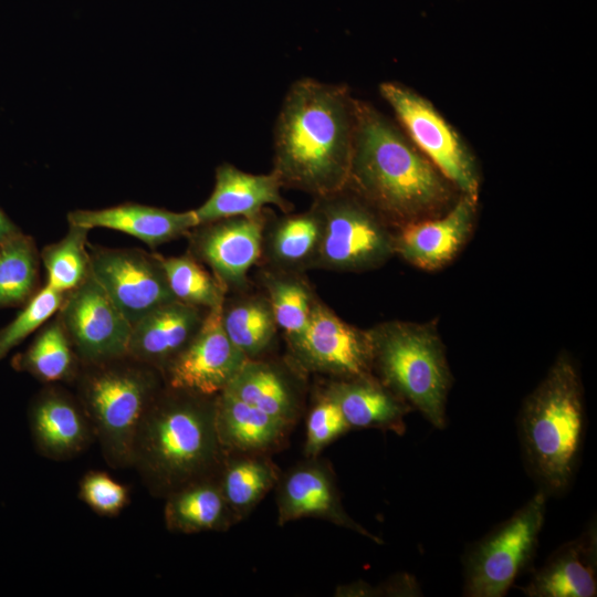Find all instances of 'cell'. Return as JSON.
Here are the masks:
<instances>
[{"instance_id": "obj_1", "label": "cell", "mask_w": 597, "mask_h": 597, "mask_svg": "<svg viewBox=\"0 0 597 597\" xmlns=\"http://www.w3.org/2000/svg\"><path fill=\"white\" fill-rule=\"evenodd\" d=\"M357 100L344 85L304 77L287 91L274 126L272 171L282 187L324 197L346 187Z\"/></svg>"}, {"instance_id": "obj_2", "label": "cell", "mask_w": 597, "mask_h": 597, "mask_svg": "<svg viewBox=\"0 0 597 597\" xmlns=\"http://www.w3.org/2000/svg\"><path fill=\"white\" fill-rule=\"evenodd\" d=\"M346 188L394 229L439 216L459 197L401 129L360 101Z\"/></svg>"}, {"instance_id": "obj_3", "label": "cell", "mask_w": 597, "mask_h": 597, "mask_svg": "<svg viewBox=\"0 0 597 597\" xmlns=\"http://www.w3.org/2000/svg\"><path fill=\"white\" fill-rule=\"evenodd\" d=\"M216 396L164 386L147 409L135 437L132 467L153 495L166 498L218 475L226 453L216 429Z\"/></svg>"}, {"instance_id": "obj_4", "label": "cell", "mask_w": 597, "mask_h": 597, "mask_svg": "<svg viewBox=\"0 0 597 597\" xmlns=\"http://www.w3.org/2000/svg\"><path fill=\"white\" fill-rule=\"evenodd\" d=\"M585 400L578 369L562 353L525 398L520 436L525 461L541 490L563 493L570 485L585 437Z\"/></svg>"}, {"instance_id": "obj_5", "label": "cell", "mask_w": 597, "mask_h": 597, "mask_svg": "<svg viewBox=\"0 0 597 597\" xmlns=\"http://www.w3.org/2000/svg\"><path fill=\"white\" fill-rule=\"evenodd\" d=\"M367 332L374 376L433 427L443 429L453 378L437 324L391 320Z\"/></svg>"}, {"instance_id": "obj_6", "label": "cell", "mask_w": 597, "mask_h": 597, "mask_svg": "<svg viewBox=\"0 0 597 597\" xmlns=\"http://www.w3.org/2000/svg\"><path fill=\"white\" fill-rule=\"evenodd\" d=\"M73 383L107 464L132 467L140 421L165 386L161 374L126 355L81 365Z\"/></svg>"}, {"instance_id": "obj_7", "label": "cell", "mask_w": 597, "mask_h": 597, "mask_svg": "<svg viewBox=\"0 0 597 597\" xmlns=\"http://www.w3.org/2000/svg\"><path fill=\"white\" fill-rule=\"evenodd\" d=\"M323 219L317 269L362 273L395 255V229L348 188L314 198Z\"/></svg>"}, {"instance_id": "obj_8", "label": "cell", "mask_w": 597, "mask_h": 597, "mask_svg": "<svg viewBox=\"0 0 597 597\" xmlns=\"http://www.w3.org/2000/svg\"><path fill=\"white\" fill-rule=\"evenodd\" d=\"M546 492L540 490L512 516L471 545L463 559V595L502 597L531 563L544 524Z\"/></svg>"}, {"instance_id": "obj_9", "label": "cell", "mask_w": 597, "mask_h": 597, "mask_svg": "<svg viewBox=\"0 0 597 597\" xmlns=\"http://www.w3.org/2000/svg\"><path fill=\"white\" fill-rule=\"evenodd\" d=\"M379 93L412 144L460 193L479 199L481 175L476 159L434 105L398 82L381 83Z\"/></svg>"}, {"instance_id": "obj_10", "label": "cell", "mask_w": 597, "mask_h": 597, "mask_svg": "<svg viewBox=\"0 0 597 597\" xmlns=\"http://www.w3.org/2000/svg\"><path fill=\"white\" fill-rule=\"evenodd\" d=\"M87 248L93 277L132 326L158 306L175 301L159 254L90 243Z\"/></svg>"}, {"instance_id": "obj_11", "label": "cell", "mask_w": 597, "mask_h": 597, "mask_svg": "<svg viewBox=\"0 0 597 597\" xmlns=\"http://www.w3.org/2000/svg\"><path fill=\"white\" fill-rule=\"evenodd\" d=\"M286 344L292 363L301 371L333 379L373 374L367 329L345 322L318 297L305 331Z\"/></svg>"}, {"instance_id": "obj_12", "label": "cell", "mask_w": 597, "mask_h": 597, "mask_svg": "<svg viewBox=\"0 0 597 597\" xmlns=\"http://www.w3.org/2000/svg\"><path fill=\"white\" fill-rule=\"evenodd\" d=\"M81 365L127 355L132 324L91 275L65 293L56 313Z\"/></svg>"}, {"instance_id": "obj_13", "label": "cell", "mask_w": 597, "mask_h": 597, "mask_svg": "<svg viewBox=\"0 0 597 597\" xmlns=\"http://www.w3.org/2000/svg\"><path fill=\"white\" fill-rule=\"evenodd\" d=\"M266 213L199 223L186 235L188 252L209 268L227 294L250 289L248 274L261 258Z\"/></svg>"}, {"instance_id": "obj_14", "label": "cell", "mask_w": 597, "mask_h": 597, "mask_svg": "<svg viewBox=\"0 0 597 597\" xmlns=\"http://www.w3.org/2000/svg\"><path fill=\"white\" fill-rule=\"evenodd\" d=\"M221 306L208 311L197 334L165 368V386L216 396L249 359L228 337Z\"/></svg>"}, {"instance_id": "obj_15", "label": "cell", "mask_w": 597, "mask_h": 597, "mask_svg": "<svg viewBox=\"0 0 597 597\" xmlns=\"http://www.w3.org/2000/svg\"><path fill=\"white\" fill-rule=\"evenodd\" d=\"M277 523L316 517L358 533L370 541H383L353 520L345 511L329 463L314 458L281 474L276 484Z\"/></svg>"}, {"instance_id": "obj_16", "label": "cell", "mask_w": 597, "mask_h": 597, "mask_svg": "<svg viewBox=\"0 0 597 597\" xmlns=\"http://www.w3.org/2000/svg\"><path fill=\"white\" fill-rule=\"evenodd\" d=\"M478 201L460 193L443 213L395 229V255L425 271L444 268L470 239Z\"/></svg>"}, {"instance_id": "obj_17", "label": "cell", "mask_w": 597, "mask_h": 597, "mask_svg": "<svg viewBox=\"0 0 597 597\" xmlns=\"http://www.w3.org/2000/svg\"><path fill=\"white\" fill-rule=\"evenodd\" d=\"M28 417L38 452L52 460L74 458L95 439L77 397L55 384L48 385L32 398Z\"/></svg>"}, {"instance_id": "obj_18", "label": "cell", "mask_w": 597, "mask_h": 597, "mask_svg": "<svg viewBox=\"0 0 597 597\" xmlns=\"http://www.w3.org/2000/svg\"><path fill=\"white\" fill-rule=\"evenodd\" d=\"M208 310L177 300L153 310L132 326L127 355L157 369L169 363L201 327Z\"/></svg>"}, {"instance_id": "obj_19", "label": "cell", "mask_w": 597, "mask_h": 597, "mask_svg": "<svg viewBox=\"0 0 597 597\" xmlns=\"http://www.w3.org/2000/svg\"><path fill=\"white\" fill-rule=\"evenodd\" d=\"M279 177L250 174L224 163L217 167L214 187L209 198L193 209L198 224L229 217H254L273 205L289 212L292 205L281 195Z\"/></svg>"}, {"instance_id": "obj_20", "label": "cell", "mask_w": 597, "mask_h": 597, "mask_svg": "<svg viewBox=\"0 0 597 597\" xmlns=\"http://www.w3.org/2000/svg\"><path fill=\"white\" fill-rule=\"evenodd\" d=\"M67 222L88 230L105 228L121 231L153 249L187 235L198 224L193 210L175 212L136 202L95 210H73L67 213Z\"/></svg>"}, {"instance_id": "obj_21", "label": "cell", "mask_w": 597, "mask_h": 597, "mask_svg": "<svg viewBox=\"0 0 597 597\" xmlns=\"http://www.w3.org/2000/svg\"><path fill=\"white\" fill-rule=\"evenodd\" d=\"M528 597H593L597 593L596 524L559 546L522 588Z\"/></svg>"}, {"instance_id": "obj_22", "label": "cell", "mask_w": 597, "mask_h": 597, "mask_svg": "<svg viewBox=\"0 0 597 597\" xmlns=\"http://www.w3.org/2000/svg\"><path fill=\"white\" fill-rule=\"evenodd\" d=\"M323 239V219L313 203L306 211L276 217L266 213L261 242L263 265L305 272L317 269Z\"/></svg>"}, {"instance_id": "obj_23", "label": "cell", "mask_w": 597, "mask_h": 597, "mask_svg": "<svg viewBox=\"0 0 597 597\" xmlns=\"http://www.w3.org/2000/svg\"><path fill=\"white\" fill-rule=\"evenodd\" d=\"M300 373L297 368L292 370L290 364L285 366L261 357L248 359L224 389L292 426L303 404Z\"/></svg>"}, {"instance_id": "obj_24", "label": "cell", "mask_w": 597, "mask_h": 597, "mask_svg": "<svg viewBox=\"0 0 597 597\" xmlns=\"http://www.w3.org/2000/svg\"><path fill=\"white\" fill-rule=\"evenodd\" d=\"M327 388L349 428H375L397 434L405 432V417L413 409L374 374L333 379Z\"/></svg>"}, {"instance_id": "obj_25", "label": "cell", "mask_w": 597, "mask_h": 597, "mask_svg": "<svg viewBox=\"0 0 597 597\" xmlns=\"http://www.w3.org/2000/svg\"><path fill=\"white\" fill-rule=\"evenodd\" d=\"M290 427L226 389L216 396V429L226 454H264L281 446Z\"/></svg>"}, {"instance_id": "obj_26", "label": "cell", "mask_w": 597, "mask_h": 597, "mask_svg": "<svg viewBox=\"0 0 597 597\" xmlns=\"http://www.w3.org/2000/svg\"><path fill=\"white\" fill-rule=\"evenodd\" d=\"M164 517L170 532L184 534L224 532L238 522L223 498L218 475L189 483L166 496Z\"/></svg>"}, {"instance_id": "obj_27", "label": "cell", "mask_w": 597, "mask_h": 597, "mask_svg": "<svg viewBox=\"0 0 597 597\" xmlns=\"http://www.w3.org/2000/svg\"><path fill=\"white\" fill-rule=\"evenodd\" d=\"M221 321L230 341L249 359L262 357L279 329L264 292L250 289L226 295Z\"/></svg>"}, {"instance_id": "obj_28", "label": "cell", "mask_w": 597, "mask_h": 597, "mask_svg": "<svg viewBox=\"0 0 597 597\" xmlns=\"http://www.w3.org/2000/svg\"><path fill=\"white\" fill-rule=\"evenodd\" d=\"M281 476L279 468L264 454H226L218 482L235 520L249 515Z\"/></svg>"}, {"instance_id": "obj_29", "label": "cell", "mask_w": 597, "mask_h": 597, "mask_svg": "<svg viewBox=\"0 0 597 597\" xmlns=\"http://www.w3.org/2000/svg\"><path fill=\"white\" fill-rule=\"evenodd\" d=\"M11 366L44 384L73 383L81 363L55 314L36 334L29 347L11 359Z\"/></svg>"}, {"instance_id": "obj_30", "label": "cell", "mask_w": 597, "mask_h": 597, "mask_svg": "<svg viewBox=\"0 0 597 597\" xmlns=\"http://www.w3.org/2000/svg\"><path fill=\"white\" fill-rule=\"evenodd\" d=\"M259 282L266 295L277 328L291 342L307 327L317 295L303 272L262 266Z\"/></svg>"}, {"instance_id": "obj_31", "label": "cell", "mask_w": 597, "mask_h": 597, "mask_svg": "<svg viewBox=\"0 0 597 597\" xmlns=\"http://www.w3.org/2000/svg\"><path fill=\"white\" fill-rule=\"evenodd\" d=\"M40 253L20 232L0 243V308L23 306L39 290Z\"/></svg>"}, {"instance_id": "obj_32", "label": "cell", "mask_w": 597, "mask_h": 597, "mask_svg": "<svg viewBox=\"0 0 597 597\" xmlns=\"http://www.w3.org/2000/svg\"><path fill=\"white\" fill-rule=\"evenodd\" d=\"M88 231L86 228L69 224V230L61 240L41 250L40 260L45 269L48 286L67 293L91 275Z\"/></svg>"}, {"instance_id": "obj_33", "label": "cell", "mask_w": 597, "mask_h": 597, "mask_svg": "<svg viewBox=\"0 0 597 597\" xmlns=\"http://www.w3.org/2000/svg\"><path fill=\"white\" fill-rule=\"evenodd\" d=\"M160 260L175 300L208 311L222 305L226 290L189 252Z\"/></svg>"}, {"instance_id": "obj_34", "label": "cell", "mask_w": 597, "mask_h": 597, "mask_svg": "<svg viewBox=\"0 0 597 597\" xmlns=\"http://www.w3.org/2000/svg\"><path fill=\"white\" fill-rule=\"evenodd\" d=\"M65 293L44 284L23 305L19 314L0 329V359L40 329L60 310Z\"/></svg>"}, {"instance_id": "obj_35", "label": "cell", "mask_w": 597, "mask_h": 597, "mask_svg": "<svg viewBox=\"0 0 597 597\" xmlns=\"http://www.w3.org/2000/svg\"><path fill=\"white\" fill-rule=\"evenodd\" d=\"M349 429L338 404L325 386L307 417L305 454L307 458L317 457L327 444Z\"/></svg>"}, {"instance_id": "obj_36", "label": "cell", "mask_w": 597, "mask_h": 597, "mask_svg": "<svg viewBox=\"0 0 597 597\" xmlns=\"http://www.w3.org/2000/svg\"><path fill=\"white\" fill-rule=\"evenodd\" d=\"M78 495L102 516L118 515L129 502L128 489L102 471H91L82 478Z\"/></svg>"}, {"instance_id": "obj_37", "label": "cell", "mask_w": 597, "mask_h": 597, "mask_svg": "<svg viewBox=\"0 0 597 597\" xmlns=\"http://www.w3.org/2000/svg\"><path fill=\"white\" fill-rule=\"evenodd\" d=\"M22 232L21 229L0 208V243Z\"/></svg>"}]
</instances>
